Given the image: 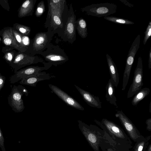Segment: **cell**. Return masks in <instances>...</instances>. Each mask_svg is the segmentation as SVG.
I'll use <instances>...</instances> for the list:
<instances>
[{
  "label": "cell",
  "mask_w": 151,
  "mask_h": 151,
  "mask_svg": "<svg viewBox=\"0 0 151 151\" xmlns=\"http://www.w3.org/2000/svg\"><path fill=\"white\" fill-rule=\"evenodd\" d=\"M47 11L44 27L47 31L57 34L63 33L67 21L69 9L65 0H47Z\"/></svg>",
  "instance_id": "6da1fadb"
},
{
  "label": "cell",
  "mask_w": 151,
  "mask_h": 151,
  "mask_svg": "<svg viewBox=\"0 0 151 151\" xmlns=\"http://www.w3.org/2000/svg\"><path fill=\"white\" fill-rule=\"evenodd\" d=\"M40 55L43 57L45 62L55 66L64 64L69 59L63 49L59 45L51 43Z\"/></svg>",
  "instance_id": "7a4b0ae2"
},
{
  "label": "cell",
  "mask_w": 151,
  "mask_h": 151,
  "mask_svg": "<svg viewBox=\"0 0 151 151\" xmlns=\"http://www.w3.org/2000/svg\"><path fill=\"white\" fill-rule=\"evenodd\" d=\"M117 9L116 4L107 2L93 4L82 8L81 10L88 15L100 17L115 13Z\"/></svg>",
  "instance_id": "3957f363"
},
{
  "label": "cell",
  "mask_w": 151,
  "mask_h": 151,
  "mask_svg": "<svg viewBox=\"0 0 151 151\" xmlns=\"http://www.w3.org/2000/svg\"><path fill=\"white\" fill-rule=\"evenodd\" d=\"M76 16L73 10L72 4L69 6L67 21L64 31L60 38L63 41L73 44L76 39L75 22Z\"/></svg>",
  "instance_id": "277c9868"
},
{
  "label": "cell",
  "mask_w": 151,
  "mask_h": 151,
  "mask_svg": "<svg viewBox=\"0 0 151 151\" xmlns=\"http://www.w3.org/2000/svg\"><path fill=\"white\" fill-rule=\"evenodd\" d=\"M54 35L47 31L37 33L33 40L32 50L33 55L39 54L44 51L51 42Z\"/></svg>",
  "instance_id": "5b68a950"
},
{
  "label": "cell",
  "mask_w": 151,
  "mask_h": 151,
  "mask_svg": "<svg viewBox=\"0 0 151 151\" xmlns=\"http://www.w3.org/2000/svg\"><path fill=\"white\" fill-rule=\"evenodd\" d=\"M143 76L142 59L141 56H139L137 66L134 72L132 82L127 92V98L132 97L142 89L143 85Z\"/></svg>",
  "instance_id": "8992f818"
},
{
  "label": "cell",
  "mask_w": 151,
  "mask_h": 151,
  "mask_svg": "<svg viewBox=\"0 0 151 151\" xmlns=\"http://www.w3.org/2000/svg\"><path fill=\"white\" fill-rule=\"evenodd\" d=\"M48 86L51 91L68 105L80 110H84L83 107L75 99L57 86L51 84H49Z\"/></svg>",
  "instance_id": "52a82bcc"
},
{
  "label": "cell",
  "mask_w": 151,
  "mask_h": 151,
  "mask_svg": "<svg viewBox=\"0 0 151 151\" xmlns=\"http://www.w3.org/2000/svg\"><path fill=\"white\" fill-rule=\"evenodd\" d=\"M42 63L44 65V66H31L21 71L20 72L16 73L12 77L14 79V81H17L25 77L38 74L43 70L48 69L52 66L51 64L45 61Z\"/></svg>",
  "instance_id": "ba28073f"
},
{
  "label": "cell",
  "mask_w": 151,
  "mask_h": 151,
  "mask_svg": "<svg viewBox=\"0 0 151 151\" xmlns=\"http://www.w3.org/2000/svg\"><path fill=\"white\" fill-rule=\"evenodd\" d=\"M55 77V76L50 73H47L45 72H42L38 74L22 79L20 83L31 86L36 87L37 83L40 81L50 80Z\"/></svg>",
  "instance_id": "9c48e42d"
},
{
  "label": "cell",
  "mask_w": 151,
  "mask_h": 151,
  "mask_svg": "<svg viewBox=\"0 0 151 151\" xmlns=\"http://www.w3.org/2000/svg\"><path fill=\"white\" fill-rule=\"evenodd\" d=\"M74 85L81 95L83 99L88 105L97 109H100L102 107L101 102L99 97L95 96L76 85Z\"/></svg>",
  "instance_id": "30bf717a"
},
{
  "label": "cell",
  "mask_w": 151,
  "mask_h": 151,
  "mask_svg": "<svg viewBox=\"0 0 151 151\" xmlns=\"http://www.w3.org/2000/svg\"><path fill=\"white\" fill-rule=\"evenodd\" d=\"M106 56L111 79L114 86L117 87L119 82V78L116 66L109 55L107 53Z\"/></svg>",
  "instance_id": "8fae6325"
},
{
  "label": "cell",
  "mask_w": 151,
  "mask_h": 151,
  "mask_svg": "<svg viewBox=\"0 0 151 151\" xmlns=\"http://www.w3.org/2000/svg\"><path fill=\"white\" fill-rule=\"evenodd\" d=\"M115 114V116L118 118L123 125L130 134L134 133L136 131L134 125L130 120L125 115L122 110H117Z\"/></svg>",
  "instance_id": "7c38bea8"
},
{
  "label": "cell",
  "mask_w": 151,
  "mask_h": 151,
  "mask_svg": "<svg viewBox=\"0 0 151 151\" xmlns=\"http://www.w3.org/2000/svg\"><path fill=\"white\" fill-rule=\"evenodd\" d=\"M114 87L112 80L111 79H109L106 87L105 97L106 100L108 102L117 108L118 106L116 104V98L115 95Z\"/></svg>",
  "instance_id": "4fadbf2b"
},
{
  "label": "cell",
  "mask_w": 151,
  "mask_h": 151,
  "mask_svg": "<svg viewBox=\"0 0 151 151\" xmlns=\"http://www.w3.org/2000/svg\"><path fill=\"white\" fill-rule=\"evenodd\" d=\"M11 96V104L12 107H14L17 110H23L24 108L23 101L22 99L21 94L18 91L16 90V89L14 90L12 93Z\"/></svg>",
  "instance_id": "5bb4252c"
},
{
  "label": "cell",
  "mask_w": 151,
  "mask_h": 151,
  "mask_svg": "<svg viewBox=\"0 0 151 151\" xmlns=\"http://www.w3.org/2000/svg\"><path fill=\"white\" fill-rule=\"evenodd\" d=\"M76 28L78 34L82 38L87 36V25L86 21L82 18L78 19L75 22Z\"/></svg>",
  "instance_id": "9a60e30c"
},
{
  "label": "cell",
  "mask_w": 151,
  "mask_h": 151,
  "mask_svg": "<svg viewBox=\"0 0 151 151\" xmlns=\"http://www.w3.org/2000/svg\"><path fill=\"white\" fill-rule=\"evenodd\" d=\"M150 91V88H148L141 89L135 94L132 101V105L134 106H137L141 101L149 95Z\"/></svg>",
  "instance_id": "2e32d148"
},
{
  "label": "cell",
  "mask_w": 151,
  "mask_h": 151,
  "mask_svg": "<svg viewBox=\"0 0 151 151\" xmlns=\"http://www.w3.org/2000/svg\"><path fill=\"white\" fill-rule=\"evenodd\" d=\"M106 20L116 24L122 25H130L134 24V23L129 20L113 16H108L104 17Z\"/></svg>",
  "instance_id": "e0dca14e"
},
{
  "label": "cell",
  "mask_w": 151,
  "mask_h": 151,
  "mask_svg": "<svg viewBox=\"0 0 151 151\" xmlns=\"http://www.w3.org/2000/svg\"><path fill=\"white\" fill-rule=\"evenodd\" d=\"M45 10V6L44 1H41L37 5L36 9L35 15L37 17H41L44 13Z\"/></svg>",
  "instance_id": "ac0fdd59"
},
{
  "label": "cell",
  "mask_w": 151,
  "mask_h": 151,
  "mask_svg": "<svg viewBox=\"0 0 151 151\" xmlns=\"http://www.w3.org/2000/svg\"><path fill=\"white\" fill-rule=\"evenodd\" d=\"M145 36L144 37L143 42L144 45H145L148 39L150 38L151 35V22H149L146 30L144 32Z\"/></svg>",
  "instance_id": "d6986e66"
},
{
  "label": "cell",
  "mask_w": 151,
  "mask_h": 151,
  "mask_svg": "<svg viewBox=\"0 0 151 151\" xmlns=\"http://www.w3.org/2000/svg\"><path fill=\"white\" fill-rule=\"evenodd\" d=\"M4 140L3 133L0 127V147L2 151H6L4 143Z\"/></svg>",
  "instance_id": "ffe728a7"
},
{
  "label": "cell",
  "mask_w": 151,
  "mask_h": 151,
  "mask_svg": "<svg viewBox=\"0 0 151 151\" xmlns=\"http://www.w3.org/2000/svg\"><path fill=\"white\" fill-rule=\"evenodd\" d=\"M119 1H121L122 3H123L125 5H127L129 7H132L134 6L133 4H131L129 3L126 0H119Z\"/></svg>",
  "instance_id": "44dd1931"
},
{
  "label": "cell",
  "mask_w": 151,
  "mask_h": 151,
  "mask_svg": "<svg viewBox=\"0 0 151 151\" xmlns=\"http://www.w3.org/2000/svg\"><path fill=\"white\" fill-rule=\"evenodd\" d=\"M24 58V55L22 54H20L16 56L15 59V60L16 61H19L22 60Z\"/></svg>",
  "instance_id": "7402d4cb"
},
{
  "label": "cell",
  "mask_w": 151,
  "mask_h": 151,
  "mask_svg": "<svg viewBox=\"0 0 151 151\" xmlns=\"http://www.w3.org/2000/svg\"><path fill=\"white\" fill-rule=\"evenodd\" d=\"M148 69H150L151 68V47L149 51V60H148Z\"/></svg>",
  "instance_id": "603a6c76"
},
{
  "label": "cell",
  "mask_w": 151,
  "mask_h": 151,
  "mask_svg": "<svg viewBox=\"0 0 151 151\" xmlns=\"http://www.w3.org/2000/svg\"><path fill=\"white\" fill-rule=\"evenodd\" d=\"M5 79L1 75L0 76V91L4 83Z\"/></svg>",
  "instance_id": "cb8c5ba5"
},
{
  "label": "cell",
  "mask_w": 151,
  "mask_h": 151,
  "mask_svg": "<svg viewBox=\"0 0 151 151\" xmlns=\"http://www.w3.org/2000/svg\"><path fill=\"white\" fill-rule=\"evenodd\" d=\"M24 44L25 45H28L29 43V39L27 37H24L23 39Z\"/></svg>",
  "instance_id": "d4e9b609"
},
{
  "label": "cell",
  "mask_w": 151,
  "mask_h": 151,
  "mask_svg": "<svg viewBox=\"0 0 151 151\" xmlns=\"http://www.w3.org/2000/svg\"><path fill=\"white\" fill-rule=\"evenodd\" d=\"M4 42L6 45H10L12 43L11 40L9 38H5L4 40Z\"/></svg>",
  "instance_id": "484cf974"
},
{
  "label": "cell",
  "mask_w": 151,
  "mask_h": 151,
  "mask_svg": "<svg viewBox=\"0 0 151 151\" xmlns=\"http://www.w3.org/2000/svg\"><path fill=\"white\" fill-rule=\"evenodd\" d=\"M16 38L18 42H20L21 41V37L19 35H17L16 36Z\"/></svg>",
  "instance_id": "4316f807"
},
{
  "label": "cell",
  "mask_w": 151,
  "mask_h": 151,
  "mask_svg": "<svg viewBox=\"0 0 151 151\" xmlns=\"http://www.w3.org/2000/svg\"><path fill=\"white\" fill-rule=\"evenodd\" d=\"M19 31L22 33H25L26 32V29L24 28H20L19 29Z\"/></svg>",
  "instance_id": "83f0119b"
},
{
  "label": "cell",
  "mask_w": 151,
  "mask_h": 151,
  "mask_svg": "<svg viewBox=\"0 0 151 151\" xmlns=\"http://www.w3.org/2000/svg\"><path fill=\"white\" fill-rule=\"evenodd\" d=\"M7 54L8 60L9 61L11 60L12 58V54L10 53H8Z\"/></svg>",
  "instance_id": "f1b7e54d"
},
{
  "label": "cell",
  "mask_w": 151,
  "mask_h": 151,
  "mask_svg": "<svg viewBox=\"0 0 151 151\" xmlns=\"http://www.w3.org/2000/svg\"><path fill=\"white\" fill-rule=\"evenodd\" d=\"M143 149V146L140 145L139 146L138 149V151H142Z\"/></svg>",
  "instance_id": "f546056e"
},
{
  "label": "cell",
  "mask_w": 151,
  "mask_h": 151,
  "mask_svg": "<svg viewBox=\"0 0 151 151\" xmlns=\"http://www.w3.org/2000/svg\"><path fill=\"white\" fill-rule=\"evenodd\" d=\"M149 111L150 113H151V101L150 102V106H149Z\"/></svg>",
  "instance_id": "4dcf8cb0"
}]
</instances>
